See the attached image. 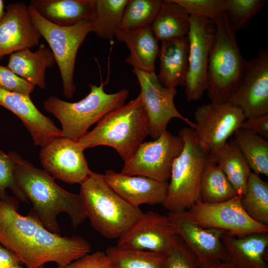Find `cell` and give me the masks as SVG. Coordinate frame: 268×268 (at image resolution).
Wrapping results in <instances>:
<instances>
[{
  "label": "cell",
  "mask_w": 268,
  "mask_h": 268,
  "mask_svg": "<svg viewBox=\"0 0 268 268\" xmlns=\"http://www.w3.org/2000/svg\"><path fill=\"white\" fill-rule=\"evenodd\" d=\"M15 168V162L11 156L0 150V199L8 196L6 190L9 189L19 200L28 203V200L16 181Z\"/></svg>",
  "instance_id": "cell-36"
},
{
  "label": "cell",
  "mask_w": 268,
  "mask_h": 268,
  "mask_svg": "<svg viewBox=\"0 0 268 268\" xmlns=\"http://www.w3.org/2000/svg\"><path fill=\"white\" fill-rule=\"evenodd\" d=\"M16 199H0V244L14 253L27 268L49 262L65 266L91 252V246L78 236H62L48 230L32 210L18 212Z\"/></svg>",
  "instance_id": "cell-1"
},
{
  "label": "cell",
  "mask_w": 268,
  "mask_h": 268,
  "mask_svg": "<svg viewBox=\"0 0 268 268\" xmlns=\"http://www.w3.org/2000/svg\"><path fill=\"white\" fill-rule=\"evenodd\" d=\"M128 0H93L91 19L92 32L100 38L111 41L121 28L124 11Z\"/></svg>",
  "instance_id": "cell-29"
},
{
  "label": "cell",
  "mask_w": 268,
  "mask_h": 268,
  "mask_svg": "<svg viewBox=\"0 0 268 268\" xmlns=\"http://www.w3.org/2000/svg\"><path fill=\"white\" fill-rule=\"evenodd\" d=\"M241 129L268 138V114L251 117L242 124Z\"/></svg>",
  "instance_id": "cell-40"
},
{
  "label": "cell",
  "mask_w": 268,
  "mask_h": 268,
  "mask_svg": "<svg viewBox=\"0 0 268 268\" xmlns=\"http://www.w3.org/2000/svg\"><path fill=\"white\" fill-rule=\"evenodd\" d=\"M165 268H199L196 256L177 234L166 254Z\"/></svg>",
  "instance_id": "cell-37"
},
{
  "label": "cell",
  "mask_w": 268,
  "mask_h": 268,
  "mask_svg": "<svg viewBox=\"0 0 268 268\" xmlns=\"http://www.w3.org/2000/svg\"><path fill=\"white\" fill-rule=\"evenodd\" d=\"M183 6L190 15L207 18L215 24L226 15V0H174Z\"/></svg>",
  "instance_id": "cell-35"
},
{
  "label": "cell",
  "mask_w": 268,
  "mask_h": 268,
  "mask_svg": "<svg viewBox=\"0 0 268 268\" xmlns=\"http://www.w3.org/2000/svg\"><path fill=\"white\" fill-rule=\"evenodd\" d=\"M0 106L21 120L36 146L43 147L53 140L63 136L61 130L38 110L30 96L0 88Z\"/></svg>",
  "instance_id": "cell-19"
},
{
  "label": "cell",
  "mask_w": 268,
  "mask_h": 268,
  "mask_svg": "<svg viewBox=\"0 0 268 268\" xmlns=\"http://www.w3.org/2000/svg\"><path fill=\"white\" fill-rule=\"evenodd\" d=\"M4 8V1L2 0H0V21L3 17L5 14Z\"/></svg>",
  "instance_id": "cell-43"
},
{
  "label": "cell",
  "mask_w": 268,
  "mask_h": 268,
  "mask_svg": "<svg viewBox=\"0 0 268 268\" xmlns=\"http://www.w3.org/2000/svg\"><path fill=\"white\" fill-rule=\"evenodd\" d=\"M265 3V0H226L227 15L233 31L246 28Z\"/></svg>",
  "instance_id": "cell-34"
},
{
  "label": "cell",
  "mask_w": 268,
  "mask_h": 268,
  "mask_svg": "<svg viewBox=\"0 0 268 268\" xmlns=\"http://www.w3.org/2000/svg\"><path fill=\"white\" fill-rule=\"evenodd\" d=\"M228 102L239 108L246 119L268 114V52L261 50L247 61L239 84Z\"/></svg>",
  "instance_id": "cell-14"
},
{
  "label": "cell",
  "mask_w": 268,
  "mask_h": 268,
  "mask_svg": "<svg viewBox=\"0 0 268 268\" xmlns=\"http://www.w3.org/2000/svg\"><path fill=\"white\" fill-rule=\"evenodd\" d=\"M189 40L184 36L161 41L157 77L167 88L185 86L188 71Z\"/></svg>",
  "instance_id": "cell-23"
},
{
  "label": "cell",
  "mask_w": 268,
  "mask_h": 268,
  "mask_svg": "<svg viewBox=\"0 0 268 268\" xmlns=\"http://www.w3.org/2000/svg\"><path fill=\"white\" fill-rule=\"evenodd\" d=\"M237 195L213 157L208 154L201 179V201L207 203H218Z\"/></svg>",
  "instance_id": "cell-28"
},
{
  "label": "cell",
  "mask_w": 268,
  "mask_h": 268,
  "mask_svg": "<svg viewBox=\"0 0 268 268\" xmlns=\"http://www.w3.org/2000/svg\"><path fill=\"white\" fill-rule=\"evenodd\" d=\"M162 2L161 0H128L121 28L131 30L151 25Z\"/></svg>",
  "instance_id": "cell-33"
},
{
  "label": "cell",
  "mask_w": 268,
  "mask_h": 268,
  "mask_svg": "<svg viewBox=\"0 0 268 268\" xmlns=\"http://www.w3.org/2000/svg\"><path fill=\"white\" fill-rule=\"evenodd\" d=\"M174 223L176 234L196 256L199 268L217 261L229 263V257L222 242L223 230L202 228L178 213L169 212Z\"/></svg>",
  "instance_id": "cell-17"
},
{
  "label": "cell",
  "mask_w": 268,
  "mask_h": 268,
  "mask_svg": "<svg viewBox=\"0 0 268 268\" xmlns=\"http://www.w3.org/2000/svg\"><path fill=\"white\" fill-rule=\"evenodd\" d=\"M222 242L232 268H268V232H254L237 237L226 232Z\"/></svg>",
  "instance_id": "cell-21"
},
{
  "label": "cell",
  "mask_w": 268,
  "mask_h": 268,
  "mask_svg": "<svg viewBox=\"0 0 268 268\" xmlns=\"http://www.w3.org/2000/svg\"><path fill=\"white\" fill-rule=\"evenodd\" d=\"M242 196L237 195L214 203L199 201L189 209L178 213L202 228L220 229L237 237L254 232H268V225L255 221L244 211L241 204Z\"/></svg>",
  "instance_id": "cell-9"
},
{
  "label": "cell",
  "mask_w": 268,
  "mask_h": 268,
  "mask_svg": "<svg viewBox=\"0 0 268 268\" xmlns=\"http://www.w3.org/2000/svg\"><path fill=\"white\" fill-rule=\"evenodd\" d=\"M216 27L210 19L190 15L188 71L185 85L188 101L200 99L207 88L209 57L215 39Z\"/></svg>",
  "instance_id": "cell-12"
},
{
  "label": "cell",
  "mask_w": 268,
  "mask_h": 268,
  "mask_svg": "<svg viewBox=\"0 0 268 268\" xmlns=\"http://www.w3.org/2000/svg\"><path fill=\"white\" fill-rule=\"evenodd\" d=\"M92 226L108 239H119L143 213L117 194L103 174L92 172L79 194Z\"/></svg>",
  "instance_id": "cell-4"
},
{
  "label": "cell",
  "mask_w": 268,
  "mask_h": 268,
  "mask_svg": "<svg viewBox=\"0 0 268 268\" xmlns=\"http://www.w3.org/2000/svg\"><path fill=\"white\" fill-rule=\"evenodd\" d=\"M176 234L170 216L149 210L143 212L118 239L117 246L167 254Z\"/></svg>",
  "instance_id": "cell-16"
},
{
  "label": "cell",
  "mask_w": 268,
  "mask_h": 268,
  "mask_svg": "<svg viewBox=\"0 0 268 268\" xmlns=\"http://www.w3.org/2000/svg\"><path fill=\"white\" fill-rule=\"evenodd\" d=\"M115 37L119 42L125 43L130 51L125 60L127 63L143 71H155L159 49L158 40L151 25L131 30L120 28L115 31Z\"/></svg>",
  "instance_id": "cell-22"
},
{
  "label": "cell",
  "mask_w": 268,
  "mask_h": 268,
  "mask_svg": "<svg viewBox=\"0 0 268 268\" xmlns=\"http://www.w3.org/2000/svg\"><path fill=\"white\" fill-rule=\"evenodd\" d=\"M8 154L16 164L17 183L33 205V212L49 231L60 234L57 221L62 212L69 217L74 228L87 218L79 195L70 193L58 185L44 170L35 167L15 152Z\"/></svg>",
  "instance_id": "cell-2"
},
{
  "label": "cell",
  "mask_w": 268,
  "mask_h": 268,
  "mask_svg": "<svg viewBox=\"0 0 268 268\" xmlns=\"http://www.w3.org/2000/svg\"><path fill=\"white\" fill-rule=\"evenodd\" d=\"M83 151L77 141L61 137L42 147L40 162L44 170L55 179L81 185L92 172Z\"/></svg>",
  "instance_id": "cell-15"
},
{
  "label": "cell",
  "mask_w": 268,
  "mask_h": 268,
  "mask_svg": "<svg viewBox=\"0 0 268 268\" xmlns=\"http://www.w3.org/2000/svg\"><path fill=\"white\" fill-rule=\"evenodd\" d=\"M34 85L13 72L7 66L0 65V88L5 90L30 96Z\"/></svg>",
  "instance_id": "cell-38"
},
{
  "label": "cell",
  "mask_w": 268,
  "mask_h": 268,
  "mask_svg": "<svg viewBox=\"0 0 268 268\" xmlns=\"http://www.w3.org/2000/svg\"><path fill=\"white\" fill-rule=\"evenodd\" d=\"M108 185L117 194L135 207L142 204H163L169 183L141 176H129L109 169L103 174Z\"/></svg>",
  "instance_id": "cell-20"
},
{
  "label": "cell",
  "mask_w": 268,
  "mask_h": 268,
  "mask_svg": "<svg viewBox=\"0 0 268 268\" xmlns=\"http://www.w3.org/2000/svg\"><path fill=\"white\" fill-rule=\"evenodd\" d=\"M133 72L140 87V94L149 118L152 138H157L166 131L168 124L173 118L180 119L191 129L195 128V123L183 116L175 105L176 88L164 86L155 71L148 72L134 68Z\"/></svg>",
  "instance_id": "cell-13"
},
{
  "label": "cell",
  "mask_w": 268,
  "mask_h": 268,
  "mask_svg": "<svg viewBox=\"0 0 268 268\" xmlns=\"http://www.w3.org/2000/svg\"><path fill=\"white\" fill-rule=\"evenodd\" d=\"M215 39L207 68V95L211 102H228L235 91L247 61L242 57L227 15L215 24Z\"/></svg>",
  "instance_id": "cell-7"
},
{
  "label": "cell",
  "mask_w": 268,
  "mask_h": 268,
  "mask_svg": "<svg viewBox=\"0 0 268 268\" xmlns=\"http://www.w3.org/2000/svg\"><path fill=\"white\" fill-rule=\"evenodd\" d=\"M199 268H232L229 263L217 261L210 263Z\"/></svg>",
  "instance_id": "cell-42"
},
{
  "label": "cell",
  "mask_w": 268,
  "mask_h": 268,
  "mask_svg": "<svg viewBox=\"0 0 268 268\" xmlns=\"http://www.w3.org/2000/svg\"><path fill=\"white\" fill-rule=\"evenodd\" d=\"M178 135L184 147L171 169L166 200L162 204L169 212H184L201 201L200 183L208 153L199 144L193 129H181Z\"/></svg>",
  "instance_id": "cell-6"
},
{
  "label": "cell",
  "mask_w": 268,
  "mask_h": 268,
  "mask_svg": "<svg viewBox=\"0 0 268 268\" xmlns=\"http://www.w3.org/2000/svg\"><path fill=\"white\" fill-rule=\"evenodd\" d=\"M195 119L193 130L198 142L209 154L221 148L246 119L242 111L229 102L201 105L195 111Z\"/></svg>",
  "instance_id": "cell-11"
},
{
  "label": "cell",
  "mask_w": 268,
  "mask_h": 268,
  "mask_svg": "<svg viewBox=\"0 0 268 268\" xmlns=\"http://www.w3.org/2000/svg\"><path fill=\"white\" fill-rule=\"evenodd\" d=\"M104 86L102 81L99 86L89 84V94L76 102H67L54 96L43 101L45 109L60 122L64 137L78 141L93 124L124 104L128 90L122 89L109 94L105 92Z\"/></svg>",
  "instance_id": "cell-5"
},
{
  "label": "cell",
  "mask_w": 268,
  "mask_h": 268,
  "mask_svg": "<svg viewBox=\"0 0 268 268\" xmlns=\"http://www.w3.org/2000/svg\"><path fill=\"white\" fill-rule=\"evenodd\" d=\"M58 268H111V267L105 253L97 251L88 254L65 266H58Z\"/></svg>",
  "instance_id": "cell-39"
},
{
  "label": "cell",
  "mask_w": 268,
  "mask_h": 268,
  "mask_svg": "<svg viewBox=\"0 0 268 268\" xmlns=\"http://www.w3.org/2000/svg\"><path fill=\"white\" fill-rule=\"evenodd\" d=\"M238 146L255 174L268 176V141L263 137L242 129L234 133Z\"/></svg>",
  "instance_id": "cell-31"
},
{
  "label": "cell",
  "mask_w": 268,
  "mask_h": 268,
  "mask_svg": "<svg viewBox=\"0 0 268 268\" xmlns=\"http://www.w3.org/2000/svg\"><path fill=\"white\" fill-rule=\"evenodd\" d=\"M37 268H44V265L39 267Z\"/></svg>",
  "instance_id": "cell-45"
},
{
  "label": "cell",
  "mask_w": 268,
  "mask_h": 268,
  "mask_svg": "<svg viewBox=\"0 0 268 268\" xmlns=\"http://www.w3.org/2000/svg\"><path fill=\"white\" fill-rule=\"evenodd\" d=\"M151 26L156 38L161 41L187 36L190 15L174 0H164Z\"/></svg>",
  "instance_id": "cell-26"
},
{
  "label": "cell",
  "mask_w": 268,
  "mask_h": 268,
  "mask_svg": "<svg viewBox=\"0 0 268 268\" xmlns=\"http://www.w3.org/2000/svg\"><path fill=\"white\" fill-rule=\"evenodd\" d=\"M241 204L252 219L268 225V184L253 172L249 177Z\"/></svg>",
  "instance_id": "cell-32"
},
{
  "label": "cell",
  "mask_w": 268,
  "mask_h": 268,
  "mask_svg": "<svg viewBox=\"0 0 268 268\" xmlns=\"http://www.w3.org/2000/svg\"><path fill=\"white\" fill-rule=\"evenodd\" d=\"M105 254L111 268H165L167 254L117 245L107 248Z\"/></svg>",
  "instance_id": "cell-30"
},
{
  "label": "cell",
  "mask_w": 268,
  "mask_h": 268,
  "mask_svg": "<svg viewBox=\"0 0 268 268\" xmlns=\"http://www.w3.org/2000/svg\"><path fill=\"white\" fill-rule=\"evenodd\" d=\"M40 16L60 26L92 19L93 0H32L29 5Z\"/></svg>",
  "instance_id": "cell-25"
},
{
  "label": "cell",
  "mask_w": 268,
  "mask_h": 268,
  "mask_svg": "<svg viewBox=\"0 0 268 268\" xmlns=\"http://www.w3.org/2000/svg\"><path fill=\"white\" fill-rule=\"evenodd\" d=\"M6 9L0 21V60L6 55L39 46L42 37L24 2L10 3Z\"/></svg>",
  "instance_id": "cell-18"
},
{
  "label": "cell",
  "mask_w": 268,
  "mask_h": 268,
  "mask_svg": "<svg viewBox=\"0 0 268 268\" xmlns=\"http://www.w3.org/2000/svg\"><path fill=\"white\" fill-rule=\"evenodd\" d=\"M150 134V125L141 94L108 113L77 141L84 150L100 145L114 148L124 162Z\"/></svg>",
  "instance_id": "cell-3"
},
{
  "label": "cell",
  "mask_w": 268,
  "mask_h": 268,
  "mask_svg": "<svg viewBox=\"0 0 268 268\" xmlns=\"http://www.w3.org/2000/svg\"><path fill=\"white\" fill-rule=\"evenodd\" d=\"M211 155L238 195H244L251 170L234 138Z\"/></svg>",
  "instance_id": "cell-27"
},
{
  "label": "cell",
  "mask_w": 268,
  "mask_h": 268,
  "mask_svg": "<svg viewBox=\"0 0 268 268\" xmlns=\"http://www.w3.org/2000/svg\"><path fill=\"white\" fill-rule=\"evenodd\" d=\"M11 268H24L22 266H21L20 265H19L13 266Z\"/></svg>",
  "instance_id": "cell-44"
},
{
  "label": "cell",
  "mask_w": 268,
  "mask_h": 268,
  "mask_svg": "<svg viewBox=\"0 0 268 268\" xmlns=\"http://www.w3.org/2000/svg\"><path fill=\"white\" fill-rule=\"evenodd\" d=\"M184 144L181 137L166 130L154 140L143 142L133 157L125 162L121 173L168 181L173 164Z\"/></svg>",
  "instance_id": "cell-10"
},
{
  "label": "cell",
  "mask_w": 268,
  "mask_h": 268,
  "mask_svg": "<svg viewBox=\"0 0 268 268\" xmlns=\"http://www.w3.org/2000/svg\"><path fill=\"white\" fill-rule=\"evenodd\" d=\"M55 62L51 49L41 44L35 52L27 48L11 54L7 67L34 86L44 89L46 70L52 67Z\"/></svg>",
  "instance_id": "cell-24"
},
{
  "label": "cell",
  "mask_w": 268,
  "mask_h": 268,
  "mask_svg": "<svg viewBox=\"0 0 268 268\" xmlns=\"http://www.w3.org/2000/svg\"><path fill=\"white\" fill-rule=\"evenodd\" d=\"M31 20L48 43L61 76L65 96L71 98L75 90L74 73L76 55L87 35L92 32L90 20L83 19L68 26L54 24L28 6Z\"/></svg>",
  "instance_id": "cell-8"
},
{
  "label": "cell",
  "mask_w": 268,
  "mask_h": 268,
  "mask_svg": "<svg viewBox=\"0 0 268 268\" xmlns=\"http://www.w3.org/2000/svg\"><path fill=\"white\" fill-rule=\"evenodd\" d=\"M21 262L18 257L0 244V268H11Z\"/></svg>",
  "instance_id": "cell-41"
}]
</instances>
